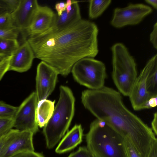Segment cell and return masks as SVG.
<instances>
[{
    "label": "cell",
    "instance_id": "cell-1",
    "mask_svg": "<svg viewBox=\"0 0 157 157\" xmlns=\"http://www.w3.org/2000/svg\"><path fill=\"white\" fill-rule=\"evenodd\" d=\"M96 25L81 19L64 29L26 37L35 58L53 67L66 76L74 65L85 57L94 58L98 52Z\"/></svg>",
    "mask_w": 157,
    "mask_h": 157
},
{
    "label": "cell",
    "instance_id": "cell-2",
    "mask_svg": "<svg viewBox=\"0 0 157 157\" xmlns=\"http://www.w3.org/2000/svg\"><path fill=\"white\" fill-rule=\"evenodd\" d=\"M85 108L124 138H128L141 157H147L157 139L152 129L125 105L120 93L108 87L82 93Z\"/></svg>",
    "mask_w": 157,
    "mask_h": 157
},
{
    "label": "cell",
    "instance_id": "cell-3",
    "mask_svg": "<svg viewBox=\"0 0 157 157\" xmlns=\"http://www.w3.org/2000/svg\"><path fill=\"white\" fill-rule=\"evenodd\" d=\"M87 148L92 157H127L124 138L105 123L96 119L86 135Z\"/></svg>",
    "mask_w": 157,
    "mask_h": 157
},
{
    "label": "cell",
    "instance_id": "cell-4",
    "mask_svg": "<svg viewBox=\"0 0 157 157\" xmlns=\"http://www.w3.org/2000/svg\"><path fill=\"white\" fill-rule=\"evenodd\" d=\"M59 101L53 113L44 127L47 147L53 148L68 130L74 113L75 99L71 90L61 86Z\"/></svg>",
    "mask_w": 157,
    "mask_h": 157
},
{
    "label": "cell",
    "instance_id": "cell-5",
    "mask_svg": "<svg viewBox=\"0 0 157 157\" xmlns=\"http://www.w3.org/2000/svg\"><path fill=\"white\" fill-rule=\"evenodd\" d=\"M111 50L113 81L120 93L129 96L137 77L135 59L121 43L114 44Z\"/></svg>",
    "mask_w": 157,
    "mask_h": 157
},
{
    "label": "cell",
    "instance_id": "cell-6",
    "mask_svg": "<svg viewBox=\"0 0 157 157\" xmlns=\"http://www.w3.org/2000/svg\"><path fill=\"white\" fill-rule=\"evenodd\" d=\"M71 71L77 82L91 90L98 89L104 86L106 67L101 61L93 58H82L74 65Z\"/></svg>",
    "mask_w": 157,
    "mask_h": 157
},
{
    "label": "cell",
    "instance_id": "cell-7",
    "mask_svg": "<svg viewBox=\"0 0 157 157\" xmlns=\"http://www.w3.org/2000/svg\"><path fill=\"white\" fill-rule=\"evenodd\" d=\"M38 103L36 92L31 93L18 107L13 118V127L20 131H29L33 134L38 130L36 118Z\"/></svg>",
    "mask_w": 157,
    "mask_h": 157
},
{
    "label": "cell",
    "instance_id": "cell-8",
    "mask_svg": "<svg viewBox=\"0 0 157 157\" xmlns=\"http://www.w3.org/2000/svg\"><path fill=\"white\" fill-rule=\"evenodd\" d=\"M152 10L150 7L142 3L130 4L124 7L117 8L114 10L111 24L117 28L136 25Z\"/></svg>",
    "mask_w": 157,
    "mask_h": 157
},
{
    "label": "cell",
    "instance_id": "cell-9",
    "mask_svg": "<svg viewBox=\"0 0 157 157\" xmlns=\"http://www.w3.org/2000/svg\"><path fill=\"white\" fill-rule=\"evenodd\" d=\"M157 61V55L147 61L137 76L128 97L133 109L136 111L147 109V104L151 98L147 88V79L154 63Z\"/></svg>",
    "mask_w": 157,
    "mask_h": 157
},
{
    "label": "cell",
    "instance_id": "cell-10",
    "mask_svg": "<svg viewBox=\"0 0 157 157\" xmlns=\"http://www.w3.org/2000/svg\"><path fill=\"white\" fill-rule=\"evenodd\" d=\"M59 74L52 67L41 61L37 68L36 93L38 102L46 99L54 90Z\"/></svg>",
    "mask_w": 157,
    "mask_h": 157
},
{
    "label": "cell",
    "instance_id": "cell-11",
    "mask_svg": "<svg viewBox=\"0 0 157 157\" xmlns=\"http://www.w3.org/2000/svg\"><path fill=\"white\" fill-rule=\"evenodd\" d=\"M39 5L36 0H20L11 15L14 27L20 33L30 26Z\"/></svg>",
    "mask_w": 157,
    "mask_h": 157
},
{
    "label": "cell",
    "instance_id": "cell-12",
    "mask_svg": "<svg viewBox=\"0 0 157 157\" xmlns=\"http://www.w3.org/2000/svg\"><path fill=\"white\" fill-rule=\"evenodd\" d=\"M33 134L30 131H20L17 129L2 147L0 157H10L23 151H34Z\"/></svg>",
    "mask_w": 157,
    "mask_h": 157
},
{
    "label": "cell",
    "instance_id": "cell-13",
    "mask_svg": "<svg viewBox=\"0 0 157 157\" xmlns=\"http://www.w3.org/2000/svg\"><path fill=\"white\" fill-rule=\"evenodd\" d=\"M33 51L26 40L24 41L10 56L8 71L23 72L31 67L35 58Z\"/></svg>",
    "mask_w": 157,
    "mask_h": 157
},
{
    "label": "cell",
    "instance_id": "cell-14",
    "mask_svg": "<svg viewBox=\"0 0 157 157\" xmlns=\"http://www.w3.org/2000/svg\"><path fill=\"white\" fill-rule=\"evenodd\" d=\"M56 14L49 7L39 5L29 27L23 32L26 37L41 34L52 26Z\"/></svg>",
    "mask_w": 157,
    "mask_h": 157
},
{
    "label": "cell",
    "instance_id": "cell-15",
    "mask_svg": "<svg viewBox=\"0 0 157 157\" xmlns=\"http://www.w3.org/2000/svg\"><path fill=\"white\" fill-rule=\"evenodd\" d=\"M72 2L71 11L67 13L65 10L59 16L56 14L51 27L47 30L40 34L53 33L64 29L72 26L82 19L78 2L75 0H72Z\"/></svg>",
    "mask_w": 157,
    "mask_h": 157
},
{
    "label": "cell",
    "instance_id": "cell-16",
    "mask_svg": "<svg viewBox=\"0 0 157 157\" xmlns=\"http://www.w3.org/2000/svg\"><path fill=\"white\" fill-rule=\"evenodd\" d=\"M83 130L81 125H75L64 136L56 149V153L61 154L71 150L82 141Z\"/></svg>",
    "mask_w": 157,
    "mask_h": 157
},
{
    "label": "cell",
    "instance_id": "cell-17",
    "mask_svg": "<svg viewBox=\"0 0 157 157\" xmlns=\"http://www.w3.org/2000/svg\"><path fill=\"white\" fill-rule=\"evenodd\" d=\"M55 101L44 99L38 102L36 118L38 126L44 127L51 117L54 109Z\"/></svg>",
    "mask_w": 157,
    "mask_h": 157
},
{
    "label": "cell",
    "instance_id": "cell-18",
    "mask_svg": "<svg viewBox=\"0 0 157 157\" xmlns=\"http://www.w3.org/2000/svg\"><path fill=\"white\" fill-rule=\"evenodd\" d=\"M111 0H91L89 1V16L91 19L100 16L109 6Z\"/></svg>",
    "mask_w": 157,
    "mask_h": 157
},
{
    "label": "cell",
    "instance_id": "cell-19",
    "mask_svg": "<svg viewBox=\"0 0 157 157\" xmlns=\"http://www.w3.org/2000/svg\"><path fill=\"white\" fill-rule=\"evenodd\" d=\"M20 45L17 39L0 37V56H11Z\"/></svg>",
    "mask_w": 157,
    "mask_h": 157
},
{
    "label": "cell",
    "instance_id": "cell-20",
    "mask_svg": "<svg viewBox=\"0 0 157 157\" xmlns=\"http://www.w3.org/2000/svg\"><path fill=\"white\" fill-rule=\"evenodd\" d=\"M147 88L151 97L157 96V61L154 63L147 76Z\"/></svg>",
    "mask_w": 157,
    "mask_h": 157
},
{
    "label": "cell",
    "instance_id": "cell-21",
    "mask_svg": "<svg viewBox=\"0 0 157 157\" xmlns=\"http://www.w3.org/2000/svg\"><path fill=\"white\" fill-rule=\"evenodd\" d=\"M20 0H0V15L11 13L17 7Z\"/></svg>",
    "mask_w": 157,
    "mask_h": 157
},
{
    "label": "cell",
    "instance_id": "cell-22",
    "mask_svg": "<svg viewBox=\"0 0 157 157\" xmlns=\"http://www.w3.org/2000/svg\"><path fill=\"white\" fill-rule=\"evenodd\" d=\"M18 107L6 104L0 101V117L14 118Z\"/></svg>",
    "mask_w": 157,
    "mask_h": 157
},
{
    "label": "cell",
    "instance_id": "cell-23",
    "mask_svg": "<svg viewBox=\"0 0 157 157\" xmlns=\"http://www.w3.org/2000/svg\"><path fill=\"white\" fill-rule=\"evenodd\" d=\"M13 118L0 117V137L8 133L13 127Z\"/></svg>",
    "mask_w": 157,
    "mask_h": 157
},
{
    "label": "cell",
    "instance_id": "cell-24",
    "mask_svg": "<svg viewBox=\"0 0 157 157\" xmlns=\"http://www.w3.org/2000/svg\"><path fill=\"white\" fill-rule=\"evenodd\" d=\"M15 29L14 27L11 13H6L0 15V29Z\"/></svg>",
    "mask_w": 157,
    "mask_h": 157
},
{
    "label": "cell",
    "instance_id": "cell-25",
    "mask_svg": "<svg viewBox=\"0 0 157 157\" xmlns=\"http://www.w3.org/2000/svg\"><path fill=\"white\" fill-rule=\"evenodd\" d=\"M124 142L127 157H141L128 138H124Z\"/></svg>",
    "mask_w": 157,
    "mask_h": 157
},
{
    "label": "cell",
    "instance_id": "cell-26",
    "mask_svg": "<svg viewBox=\"0 0 157 157\" xmlns=\"http://www.w3.org/2000/svg\"><path fill=\"white\" fill-rule=\"evenodd\" d=\"M20 33L18 30L15 29H0V37L17 39Z\"/></svg>",
    "mask_w": 157,
    "mask_h": 157
},
{
    "label": "cell",
    "instance_id": "cell-27",
    "mask_svg": "<svg viewBox=\"0 0 157 157\" xmlns=\"http://www.w3.org/2000/svg\"><path fill=\"white\" fill-rule=\"evenodd\" d=\"M67 157H92L86 147H81L78 150L71 154Z\"/></svg>",
    "mask_w": 157,
    "mask_h": 157
},
{
    "label": "cell",
    "instance_id": "cell-28",
    "mask_svg": "<svg viewBox=\"0 0 157 157\" xmlns=\"http://www.w3.org/2000/svg\"><path fill=\"white\" fill-rule=\"evenodd\" d=\"M10 157H44L41 154L34 151H26L17 154Z\"/></svg>",
    "mask_w": 157,
    "mask_h": 157
},
{
    "label": "cell",
    "instance_id": "cell-29",
    "mask_svg": "<svg viewBox=\"0 0 157 157\" xmlns=\"http://www.w3.org/2000/svg\"><path fill=\"white\" fill-rule=\"evenodd\" d=\"M16 129H11L6 134L0 137V153L5 144L16 132Z\"/></svg>",
    "mask_w": 157,
    "mask_h": 157
},
{
    "label": "cell",
    "instance_id": "cell-30",
    "mask_svg": "<svg viewBox=\"0 0 157 157\" xmlns=\"http://www.w3.org/2000/svg\"><path fill=\"white\" fill-rule=\"evenodd\" d=\"M150 40L154 47L157 49V22L154 25L153 29L150 35Z\"/></svg>",
    "mask_w": 157,
    "mask_h": 157
},
{
    "label": "cell",
    "instance_id": "cell-31",
    "mask_svg": "<svg viewBox=\"0 0 157 157\" xmlns=\"http://www.w3.org/2000/svg\"><path fill=\"white\" fill-rule=\"evenodd\" d=\"M55 9L57 12V15L59 16L62 13L66 10V2H60L56 4Z\"/></svg>",
    "mask_w": 157,
    "mask_h": 157
},
{
    "label": "cell",
    "instance_id": "cell-32",
    "mask_svg": "<svg viewBox=\"0 0 157 157\" xmlns=\"http://www.w3.org/2000/svg\"><path fill=\"white\" fill-rule=\"evenodd\" d=\"M147 157H157V140L152 144Z\"/></svg>",
    "mask_w": 157,
    "mask_h": 157
},
{
    "label": "cell",
    "instance_id": "cell-33",
    "mask_svg": "<svg viewBox=\"0 0 157 157\" xmlns=\"http://www.w3.org/2000/svg\"><path fill=\"white\" fill-rule=\"evenodd\" d=\"M151 126L153 132L155 136L157 135V113L155 112L153 115V118L151 123Z\"/></svg>",
    "mask_w": 157,
    "mask_h": 157
},
{
    "label": "cell",
    "instance_id": "cell-34",
    "mask_svg": "<svg viewBox=\"0 0 157 157\" xmlns=\"http://www.w3.org/2000/svg\"><path fill=\"white\" fill-rule=\"evenodd\" d=\"M157 105V96L151 97L148 100L147 104V109L155 107Z\"/></svg>",
    "mask_w": 157,
    "mask_h": 157
},
{
    "label": "cell",
    "instance_id": "cell-35",
    "mask_svg": "<svg viewBox=\"0 0 157 157\" xmlns=\"http://www.w3.org/2000/svg\"><path fill=\"white\" fill-rule=\"evenodd\" d=\"M72 0H67L66 1V11L67 13H69L72 9Z\"/></svg>",
    "mask_w": 157,
    "mask_h": 157
},
{
    "label": "cell",
    "instance_id": "cell-36",
    "mask_svg": "<svg viewBox=\"0 0 157 157\" xmlns=\"http://www.w3.org/2000/svg\"><path fill=\"white\" fill-rule=\"evenodd\" d=\"M145 1L155 9H157V0H146Z\"/></svg>",
    "mask_w": 157,
    "mask_h": 157
},
{
    "label": "cell",
    "instance_id": "cell-37",
    "mask_svg": "<svg viewBox=\"0 0 157 157\" xmlns=\"http://www.w3.org/2000/svg\"><path fill=\"white\" fill-rule=\"evenodd\" d=\"M2 57L0 56V60Z\"/></svg>",
    "mask_w": 157,
    "mask_h": 157
}]
</instances>
